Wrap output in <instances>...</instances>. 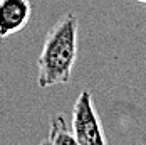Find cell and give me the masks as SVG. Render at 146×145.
<instances>
[{
    "instance_id": "obj_1",
    "label": "cell",
    "mask_w": 146,
    "mask_h": 145,
    "mask_svg": "<svg viewBox=\"0 0 146 145\" xmlns=\"http://www.w3.org/2000/svg\"><path fill=\"white\" fill-rule=\"evenodd\" d=\"M77 17L69 12L60 17L47 32L37 59V85L50 88L71 81L74 62L77 58Z\"/></svg>"
},
{
    "instance_id": "obj_2",
    "label": "cell",
    "mask_w": 146,
    "mask_h": 145,
    "mask_svg": "<svg viewBox=\"0 0 146 145\" xmlns=\"http://www.w3.org/2000/svg\"><path fill=\"white\" fill-rule=\"evenodd\" d=\"M71 133L81 145H108L99 115L94 108L92 95L81 91L72 108Z\"/></svg>"
},
{
    "instance_id": "obj_3",
    "label": "cell",
    "mask_w": 146,
    "mask_h": 145,
    "mask_svg": "<svg viewBox=\"0 0 146 145\" xmlns=\"http://www.w3.org/2000/svg\"><path fill=\"white\" fill-rule=\"evenodd\" d=\"M29 0H0V37L7 39L24 29L30 20Z\"/></svg>"
},
{
    "instance_id": "obj_4",
    "label": "cell",
    "mask_w": 146,
    "mask_h": 145,
    "mask_svg": "<svg viewBox=\"0 0 146 145\" xmlns=\"http://www.w3.org/2000/svg\"><path fill=\"white\" fill-rule=\"evenodd\" d=\"M49 140L52 145H81L71 133L64 115H54L50 118Z\"/></svg>"
},
{
    "instance_id": "obj_5",
    "label": "cell",
    "mask_w": 146,
    "mask_h": 145,
    "mask_svg": "<svg viewBox=\"0 0 146 145\" xmlns=\"http://www.w3.org/2000/svg\"><path fill=\"white\" fill-rule=\"evenodd\" d=\"M39 145H52V144H50V140L47 138V140H42V142H40Z\"/></svg>"
},
{
    "instance_id": "obj_6",
    "label": "cell",
    "mask_w": 146,
    "mask_h": 145,
    "mask_svg": "<svg viewBox=\"0 0 146 145\" xmlns=\"http://www.w3.org/2000/svg\"><path fill=\"white\" fill-rule=\"evenodd\" d=\"M134 2H138V3H145L146 5V0H134Z\"/></svg>"
}]
</instances>
